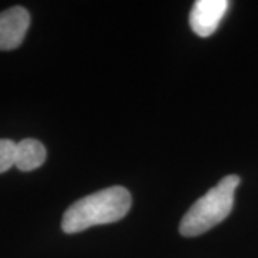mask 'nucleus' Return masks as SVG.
<instances>
[{
  "mask_svg": "<svg viewBox=\"0 0 258 258\" xmlns=\"http://www.w3.org/2000/svg\"><path fill=\"white\" fill-rule=\"evenodd\" d=\"M230 3L227 0H198L189 13V26L198 36L208 37L217 30L227 13Z\"/></svg>",
  "mask_w": 258,
  "mask_h": 258,
  "instance_id": "nucleus-3",
  "label": "nucleus"
},
{
  "mask_svg": "<svg viewBox=\"0 0 258 258\" xmlns=\"http://www.w3.org/2000/svg\"><path fill=\"white\" fill-rule=\"evenodd\" d=\"M16 162V144L10 139H0V174L6 172Z\"/></svg>",
  "mask_w": 258,
  "mask_h": 258,
  "instance_id": "nucleus-6",
  "label": "nucleus"
},
{
  "mask_svg": "<svg viewBox=\"0 0 258 258\" xmlns=\"http://www.w3.org/2000/svg\"><path fill=\"white\" fill-rule=\"evenodd\" d=\"M132 204L131 194L123 186H111L72 204L62 218V230L75 234L95 225L111 224L122 220Z\"/></svg>",
  "mask_w": 258,
  "mask_h": 258,
  "instance_id": "nucleus-1",
  "label": "nucleus"
},
{
  "mask_svg": "<svg viewBox=\"0 0 258 258\" xmlns=\"http://www.w3.org/2000/svg\"><path fill=\"white\" fill-rule=\"evenodd\" d=\"M238 185V175L225 176L204 197L197 200L181 220V235L197 237L224 221L234 207V194Z\"/></svg>",
  "mask_w": 258,
  "mask_h": 258,
  "instance_id": "nucleus-2",
  "label": "nucleus"
},
{
  "mask_svg": "<svg viewBox=\"0 0 258 258\" xmlns=\"http://www.w3.org/2000/svg\"><path fill=\"white\" fill-rule=\"evenodd\" d=\"M30 15L22 6H13L0 13V50H13L26 36Z\"/></svg>",
  "mask_w": 258,
  "mask_h": 258,
  "instance_id": "nucleus-4",
  "label": "nucleus"
},
{
  "mask_svg": "<svg viewBox=\"0 0 258 258\" xmlns=\"http://www.w3.org/2000/svg\"><path fill=\"white\" fill-rule=\"evenodd\" d=\"M46 161V148L43 147L42 142L36 139H23L16 144V162L15 166H18L20 171H33L39 166L43 165Z\"/></svg>",
  "mask_w": 258,
  "mask_h": 258,
  "instance_id": "nucleus-5",
  "label": "nucleus"
}]
</instances>
